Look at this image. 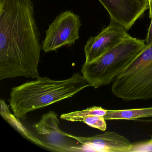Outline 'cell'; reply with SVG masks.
<instances>
[{"label":"cell","mask_w":152,"mask_h":152,"mask_svg":"<svg viewBox=\"0 0 152 152\" xmlns=\"http://www.w3.org/2000/svg\"><path fill=\"white\" fill-rule=\"evenodd\" d=\"M139 148L142 147L143 148H147V151L148 150V148H152V139L150 140L147 141L146 142H143V143H140V145H138Z\"/></svg>","instance_id":"cell-13"},{"label":"cell","mask_w":152,"mask_h":152,"mask_svg":"<svg viewBox=\"0 0 152 152\" xmlns=\"http://www.w3.org/2000/svg\"><path fill=\"white\" fill-rule=\"evenodd\" d=\"M152 44V18H151V23L148 31L147 34L146 38V45L147 46Z\"/></svg>","instance_id":"cell-12"},{"label":"cell","mask_w":152,"mask_h":152,"mask_svg":"<svg viewBox=\"0 0 152 152\" xmlns=\"http://www.w3.org/2000/svg\"><path fill=\"white\" fill-rule=\"evenodd\" d=\"M82 24L80 16L71 10H66L56 18L45 31L42 42L45 53L56 51L64 46H71L80 39Z\"/></svg>","instance_id":"cell-5"},{"label":"cell","mask_w":152,"mask_h":152,"mask_svg":"<svg viewBox=\"0 0 152 152\" xmlns=\"http://www.w3.org/2000/svg\"><path fill=\"white\" fill-rule=\"evenodd\" d=\"M143 40L130 35L122 42L90 63L82 66V75L90 87L108 85L146 48Z\"/></svg>","instance_id":"cell-3"},{"label":"cell","mask_w":152,"mask_h":152,"mask_svg":"<svg viewBox=\"0 0 152 152\" xmlns=\"http://www.w3.org/2000/svg\"><path fill=\"white\" fill-rule=\"evenodd\" d=\"M149 5V18L151 19L152 18V0H148Z\"/></svg>","instance_id":"cell-14"},{"label":"cell","mask_w":152,"mask_h":152,"mask_svg":"<svg viewBox=\"0 0 152 152\" xmlns=\"http://www.w3.org/2000/svg\"><path fill=\"white\" fill-rule=\"evenodd\" d=\"M115 96L125 101L152 98V60L129 77H116L111 87Z\"/></svg>","instance_id":"cell-6"},{"label":"cell","mask_w":152,"mask_h":152,"mask_svg":"<svg viewBox=\"0 0 152 152\" xmlns=\"http://www.w3.org/2000/svg\"><path fill=\"white\" fill-rule=\"evenodd\" d=\"M60 124L58 115L50 111L33 124L34 134L42 142L44 148L58 152L85 151L82 144L60 129Z\"/></svg>","instance_id":"cell-4"},{"label":"cell","mask_w":152,"mask_h":152,"mask_svg":"<svg viewBox=\"0 0 152 152\" xmlns=\"http://www.w3.org/2000/svg\"><path fill=\"white\" fill-rule=\"evenodd\" d=\"M88 87L79 72L63 80L39 76L35 80L12 88L9 102L16 117L24 120L28 113L72 97Z\"/></svg>","instance_id":"cell-2"},{"label":"cell","mask_w":152,"mask_h":152,"mask_svg":"<svg viewBox=\"0 0 152 152\" xmlns=\"http://www.w3.org/2000/svg\"><path fill=\"white\" fill-rule=\"evenodd\" d=\"M40 39L32 0H0V80L39 76Z\"/></svg>","instance_id":"cell-1"},{"label":"cell","mask_w":152,"mask_h":152,"mask_svg":"<svg viewBox=\"0 0 152 152\" xmlns=\"http://www.w3.org/2000/svg\"><path fill=\"white\" fill-rule=\"evenodd\" d=\"M77 122H83L90 127L104 131L107 129L106 120L103 116L86 115L78 119Z\"/></svg>","instance_id":"cell-11"},{"label":"cell","mask_w":152,"mask_h":152,"mask_svg":"<svg viewBox=\"0 0 152 152\" xmlns=\"http://www.w3.org/2000/svg\"><path fill=\"white\" fill-rule=\"evenodd\" d=\"M84 147L104 152H132L133 145L125 137L114 132H106L91 137H81L70 134Z\"/></svg>","instance_id":"cell-9"},{"label":"cell","mask_w":152,"mask_h":152,"mask_svg":"<svg viewBox=\"0 0 152 152\" xmlns=\"http://www.w3.org/2000/svg\"><path fill=\"white\" fill-rule=\"evenodd\" d=\"M152 117V107L124 110H107L106 120H136Z\"/></svg>","instance_id":"cell-10"},{"label":"cell","mask_w":152,"mask_h":152,"mask_svg":"<svg viewBox=\"0 0 152 152\" xmlns=\"http://www.w3.org/2000/svg\"><path fill=\"white\" fill-rule=\"evenodd\" d=\"M138 121L143 122H152V119H138L136 120Z\"/></svg>","instance_id":"cell-15"},{"label":"cell","mask_w":152,"mask_h":152,"mask_svg":"<svg viewBox=\"0 0 152 152\" xmlns=\"http://www.w3.org/2000/svg\"><path fill=\"white\" fill-rule=\"evenodd\" d=\"M114 22L129 30L149 8L148 0H99Z\"/></svg>","instance_id":"cell-8"},{"label":"cell","mask_w":152,"mask_h":152,"mask_svg":"<svg viewBox=\"0 0 152 152\" xmlns=\"http://www.w3.org/2000/svg\"><path fill=\"white\" fill-rule=\"evenodd\" d=\"M130 36L124 27L111 22L97 35L91 37L84 46L85 63L93 62L116 47Z\"/></svg>","instance_id":"cell-7"}]
</instances>
